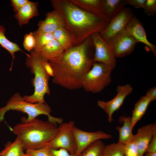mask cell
Instances as JSON below:
<instances>
[{"label": "cell", "mask_w": 156, "mask_h": 156, "mask_svg": "<svg viewBox=\"0 0 156 156\" xmlns=\"http://www.w3.org/2000/svg\"><path fill=\"white\" fill-rule=\"evenodd\" d=\"M53 34L55 39L60 43L64 51L74 46L72 36L65 27L57 29Z\"/></svg>", "instance_id": "23"}, {"label": "cell", "mask_w": 156, "mask_h": 156, "mask_svg": "<svg viewBox=\"0 0 156 156\" xmlns=\"http://www.w3.org/2000/svg\"><path fill=\"white\" fill-rule=\"evenodd\" d=\"M145 154L143 156H156V153H145Z\"/></svg>", "instance_id": "37"}, {"label": "cell", "mask_w": 156, "mask_h": 156, "mask_svg": "<svg viewBox=\"0 0 156 156\" xmlns=\"http://www.w3.org/2000/svg\"><path fill=\"white\" fill-rule=\"evenodd\" d=\"M54 10L63 17L65 27L71 34L74 45H78L95 32L100 33L107 27L110 19L86 11L70 0H51Z\"/></svg>", "instance_id": "2"}, {"label": "cell", "mask_w": 156, "mask_h": 156, "mask_svg": "<svg viewBox=\"0 0 156 156\" xmlns=\"http://www.w3.org/2000/svg\"><path fill=\"white\" fill-rule=\"evenodd\" d=\"M119 120L123 122L122 127H116L119 133V138L118 143L125 145L132 141L133 135L132 133L133 128L131 123V117L124 116H120Z\"/></svg>", "instance_id": "18"}, {"label": "cell", "mask_w": 156, "mask_h": 156, "mask_svg": "<svg viewBox=\"0 0 156 156\" xmlns=\"http://www.w3.org/2000/svg\"><path fill=\"white\" fill-rule=\"evenodd\" d=\"M64 51L60 43L54 39L46 44L38 53L49 62L58 58Z\"/></svg>", "instance_id": "17"}, {"label": "cell", "mask_w": 156, "mask_h": 156, "mask_svg": "<svg viewBox=\"0 0 156 156\" xmlns=\"http://www.w3.org/2000/svg\"><path fill=\"white\" fill-rule=\"evenodd\" d=\"M105 41L111 47L116 58L130 54L138 42L125 28Z\"/></svg>", "instance_id": "8"}, {"label": "cell", "mask_w": 156, "mask_h": 156, "mask_svg": "<svg viewBox=\"0 0 156 156\" xmlns=\"http://www.w3.org/2000/svg\"><path fill=\"white\" fill-rule=\"evenodd\" d=\"M124 145L118 143L105 145L102 156H125Z\"/></svg>", "instance_id": "27"}, {"label": "cell", "mask_w": 156, "mask_h": 156, "mask_svg": "<svg viewBox=\"0 0 156 156\" xmlns=\"http://www.w3.org/2000/svg\"><path fill=\"white\" fill-rule=\"evenodd\" d=\"M105 146L101 140H96L86 148L81 156H102Z\"/></svg>", "instance_id": "26"}, {"label": "cell", "mask_w": 156, "mask_h": 156, "mask_svg": "<svg viewBox=\"0 0 156 156\" xmlns=\"http://www.w3.org/2000/svg\"><path fill=\"white\" fill-rule=\"evenodd\" d=\"M25 64L30 68L31 73L35 75L33 80L34 91L31 95L24 96V100L32 104L46 103L44 96L46 94H50L49 81V78L52 76L49 62L33 49L30 51V54L27 55Z\"/></svg>", "instance_id": "4"}, {"label": "cell", "mask_w": 156, "mask_h": 156, "mask_svg": "<svg viewBox=\"0 0 156 156\" xmlns=\"http://www.w3.org/2000/svg\"><path fill=\"white\" fill-rule=\"evenodd\" d=\"M10 1L14 11L16 13L29 1L28 0H11Z\"/></svg>", "instance_id": "33"}, {"label": "cell", "mask_w": 156, "mask_h": 156, "mask_svg": "<svg viewBox=\"0 0 156 156\" xmlns=\"http://www.w3.org/2000/svg\"><path fill=\"white\" fill-rule=\"evenodd\" d=\"M74 124L72 121L60 124L56 135L48 144L50 148H63L71 154H76V145L72 130Z\"/></svg>", "instance_id": "7"}, {"label": "cell", "mask_w": 156, "mask_h": 156, "mask_svg": "<svg viewBox=\"0 0 156 156\" xmlns=\"http://www.w3.org/2000/svg\"><path fill=\"white\" fill-rule=\"evenodd\" d=\"M123 150L125 156H138L137 146L133 141L124 145Z\"/></svg>", "instance_id": "30"}, {"label": "cell", "mask_w": 156, "mask_h": 156, "mask_svg": "<svg viewBox=\"0 0 156 156\" xmlns=\"http://www.w3.org/2000/svg\"><path fill=\"white\" fill-rule=\"evenodd\" d=\"M37 2L29 1L23 7L14 15L20 26L27 24L33 17L39 15Z\"/></svg>", "instance_id": "16"}, {"label": "cell", "mask_w": 156, "mask_h": 156, "mask_svg": "<svg viewBox=\"0 0 156 156\" xmlns=\"http://www.w3.org/2000/svg\"><path fill=\"white\" fill-rule=\"evenodd\" d=\"M22 143L17 136L15 140L8 142L0 153L1 156H29L24 152Z\"/></svg>", "instance_id": "22"}, {"label": "cell", "mask_w": 156, "mask_h": 156, "mask_svg": "<svg viewBox=\"0 0 156 156\" xmlns=\"http://www.w3.org/2000/svg\"><path fill=\"white\" fill-rule=\"evenodd\" d=\"M50 147L47 145L38 149H27L26 154L29 156H51L49 151Z\"/></svg>", "instance_id": "28"}, {"label": "cell", "mask_w": 156, "mask_h": 156, "mask_svg": "<svg viewBox=\"0 0 156 156\" xmlns=\"http://www.w3.org/2000/svg\"><path fill=\"white\" fill-rule=\"evenodd\" d=\"M35 43V39L32 32H31L24 36L23 46L26 50L30 51L34 49Z\"/></svg>", "instance_id": "29"}, {"label": "cell", "mask_w": 156, "mask_h": 156, "mask_svg": "<svg viewBox=\"0 0 156 156\" xmlns=\"http://www.w3.org/2000/svg\"><path fill=\"white\" fill-rule=\"evenodd\" d=\"M125 29L138 42H141L148 47L156 57V46L148 40L143 25L137 17L134 16Z\"/></svg>", "instance_id": "15"}, {"label": "cell", "mask_w": 156, "mask_h": 156, "mask_svg": "<svg viewBox=\"0 0 156 156\" xmlns=\"http://www.w3.org/2000/svg\"><path fill=\"white\" fill-rule=\"evenodd\" d=\"M10 110L21 111L27 114V118L22 117L21 122L29 121L41 114L46 115L48 118V121L56 125L57 123L61 124L63 121L62 118L54 117L51 116V109L46 103H28L18 92H16L10 97L5 106L0 108V123L4 119L5 113Z\"/></svg>", "instance_id": "5"}, {"label": "cell", "mask_w": 156, "mask_h": 156, "mask_svg": "<svg viewBox=\"0 0 156 156\" xmlns=\"http://www.w3.org/2000/svg\"><path fill=\"white\" fill-rule=\"evenodd\" d=\"M91 36L95 50L94 62L102 63L114 68L116 62L111 47L102 38L99 33H94Z\"/></svg>", "instance_id": "9"}, {"label": "cell", "mask_w": 156, "mask_h": 156, "mask_svg": "<svg viewBox=\"0 0 156 156\" xmlns=\"http://www.w3.org/2000/svg\"><path fill=\"white\" fill-rule=\"evenodd\" d=\"M33 33L36 42L34 49L37 52L46 44L55 39L53 33H38L35 31Z\"/></svg>", "instance_id": "25"}, {"label": "cell", "mask_w": 156, "mask_h": 156, "mask_svg": "<svg viewBox=\"0 0 156 156\" xmlns=\"http://www.w3.org/2000/svg\"><path fill=\"white\" fill-rule=\"evenodd\" d=\"M58 127L38 118L17 124L11 131L21 141L24 150L38 149L48 145L56 135Z\"/></svg>", "instance_id": "3"}, {"label": "cell", "mask_w": 156, "mask_h": 156, "mask_svg": "<svg viewBox=\"0 0 156 156\" xmlns=\"http://www.w3.org/2000/svg\"><path fill=\"white\" fill-rule=\"evenodd\" d=\"M156 153V131L154 133L153 135L145 153Z\"/></svg>", "instance_id": "35"}, {"label": "cell", "mask_w": 156, "mask_h": 156, "mask_svg": "<svg viewBox=\"0 0 156 156\" xmlns=\"http://www.w3.org/2000/svg\"><path fill=\"white\" fill-rule=\"evenodd\" d=\"M70 1L86 11L96 15L107 17L103 10L101 0H70Z\"/></svg>", "instance_id": "19"}, {"label": "cell", "mask_w": 156, "mask_h": 156, "mask_svg": "<svg viewBox=\"0 0 156 156\" xmlns=\"http://www.w3.org/2000/svg\"><path fill=\"white\" fill-rule=\"evenodd\" d=\"M153 99L146 94L141 96L139 100L135 104L131 117L132 127L133 128L135 124L142 118L145 113L147 108Z\"/></svg>", "instance_id": "20"}, {"label": "cell", "mask_w": 156, "mask_h": 156, "mask_svg": "<svg viewBox=\"0 0 156 156\" xmlns=\"http://www.w3.org/2000/svg\"><path fill=\"white\" fill-rule=\"evenodd\" d=\"M5 29L2 25H0V45L3 48L6 49L12 55V62L10 68L11 70L12 67L13 60L15 58V53L17 52L21 51L26 55L20 48L18 45L16 43L12 42L8 40L5 36Z\"/></svg>", "instance_id": "24"}, {"label": "cell", "mask_w": 156, "mask_h": 156, "mask_svg": "<svg viewBox=\"0 0 156 156\" xmlns=\"http://www.w3.org/2000/svg\"><path fill=\"white\" fill-rule=\"evenodd\" d=\"M94 51L90 36L81 44L64 51L60 56L49 61L53 83L69 90L81 88L83 79L94 63Z\"/></svg>", "instance_id": "1"}, {"label": "cell", "mask_w": 156, "mask_h": 156, "mask_svg": "<svg viewBox=\"0 0 156 156\" xmlns=\"http://www.w3.org/2000/svg\"><path fill=\"white\" fill-rule=\"evenodd\" d=\"M46 18L38 24V28L35 31L38 33H53L57 29L65 27V21L62 15L54 10L46 14Z\"/></svg>", "instance_id": "14"}, {"label": "cell", "mask_w": 156, "mask_h": 156, "mask_svg": "<svg viewBox=\"0 0 156 156\" xmlns=\"http://www.w3.org/2000/svg\"><path fill=\"white\" fill-rule=\"evenodd\" d=\"M156 131L155 123L150 124L139 128L135 135H133V140L136 144L138 156H143L150 142L154 133Z\"/></svg>", "instance_id": "13"}, {"label": "cell", "mask_w": 156, "mask_h": 156, "mask_svg": "<svg viewBox=\"0 0 156 156\" xmlns=\"http://www.w3.org/2000/svg\"><path fill=\"white\" fill-rule=\"evenodd\" d=\"M144 9V12L148 16L154 15L156 12V0H146Z\"/></svg>", "instance_id": "31"}, {"label": "cell", "mask_w": 156, "mask_h": 156, "mask_svg": "<svg viewBox=\"0 0 156 156\" xmlns=\"http://www.w3.org/2000/svg\"><path fill=\"white\" fill-rule=\"evenodd\" d=\"M72 130L76 145V154L77 155L81 154L86 148L95 141L110 139L112 137L111 135L99 130L92 132L84 131L75 125Z\"/></svg>", "instance_id": "12"}, {"label": "cell", "mask_w": 156, "mask_h": 156, "mask_svg": "<svg viewBox=\"0 0 156 156\" xmlns=\"http://www.w3.org/2000/svg\"><path fill=\"white\" fill-rule=\"evenodd\" d=\"M127 4L132 5L136 8L144 9L146 0H126Z\"/></svg>", "instance_id": "34"}, {"label": "cell", "mask_w": 156, "mask_h": 156, "mask_svg": "<svg viewBox=\"0 0 156 156\" xmlns=\"http://www.w3.org/2000/svg\"><path fill=\"white\" fill-rule=\"evenodd\" d=\"M134 15L129 8L124 7L110 19L106 28L99 34L105 41L125 28Z\"/></svg>", "instance_id": "10"}, {"label": "cell", "mask_w": 156, "mask_h": 156, "mask_svg": "<svg viewBox=\"0 0 156 156\" xmlns=\"http://www.w3.org/2000/svg\"><path fill=\"white\" fill-rule=\"evenodd\" d=\"M104 12L110 19L127 4L126 0H101Z\"/></svg>", "instance_id": "21"}, {"label": "cell", "mask_w": 156, "mask_h": 156, "mask_svg": "<svg viewBox=\"0 0 156 156\" xmlns=\"http://www.w3.org/2000/svg\"><path fill=\"white\" fill-rule=\"evenodd\" d=\"M113 69L104 64L94 62L83 79L82 88L87 92H100L111 83V74Z\"/></svg>", "instance_id": "6"}, {"label": "cell", "mask_w": 156, "mask_h": 156, "mask_svg": "<svg viewBox=\"0 0 156 156\" xmlns=\"http://www.w3.org/2000/svg\"><path fill=\"white\" fill-rule=\"evenodd\" d=\"M49 153L51 156H81L82 153L79 155H72L66 150L63 149H54L50 148Z\"/></svg>", "instance_id": "32"}, {"label": "cell", "mask_w": 156, "mask_h": 156, "mask_svg": "<svg viewBox=\"0 0 156 156\" xmlns=\"http://www.w3.org/2000/svg\"><path fill=\"white\" fill-rule=\"evenodd\" d=\"M146 94L150 96L155 100L156 99V87H154L148 89L146 92Z\"/></svg>", "instance_id": "36"}, {"label": "cell", "mask_w": 156, "mask_h": 156, "mask_svg": "<svg viewBox=\"0 0 156 156\" xmlns=\"http://www.w3.org/2000/svg\"><path fill=\"white\" fill-rule=\"evenodd\" d=\"M116 90L117 94L111 100L106 102L99 100L97 102L98 105L107 114L108 121L109 122L113 120V113L120 108L125 98L132 92L133 88L130 84H127L118 86Z\"/></svg>", "instance_id": "11"}, {"label": "cell", "mask_w": 156, "mask_h": 156, "mask_svg": "<svg viewBox=\"0 0 156 156\" xmlns=\"http://www.w3.org/2000/svg\"><path fill=\"white\" fill-rule=\"evenodd\" d=\"M0 156H1L0 155Z\"/></svg>", "instance_id": "38"}]
</instances>
